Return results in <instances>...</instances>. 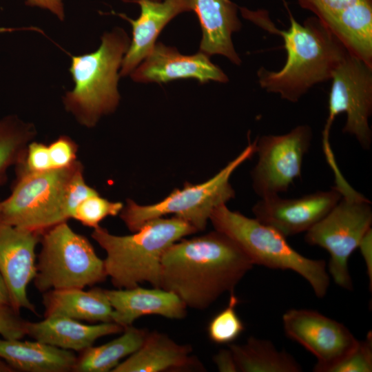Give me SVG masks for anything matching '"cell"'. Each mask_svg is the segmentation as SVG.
I'll return each instance as SVG.
<instances>
[{"instance_id":"1","label":"cell","mask_w":372,"mask_h":372,"mask_svg":"<svg viewBox=\"0 0 372 372\" xmlns=\"http://www.w3.org/2000/svg\"><path fill=\"white\" fill-rule=\"evenodd\" d=\"M254 265L231 238L214 230L180 239L164 253L160 288L176 294L187 307L205 309L235 287Z\"/></svg>"},{"instance_id":"2","label":"cell","mask_w":372,"mask_h":372,"mask_svg":"<svg viewBox=\"0 0 372 372\" xmlns=\"http://www.w3.org/2000/svg\"><path fill=\"white\" fill-rule=\"evenodd\" d=\"M242 17L277 33L283 39L287 59L277 71L260 68L257 72L260 86L266 92L296 103L314 85L331 79L333 72L348 50L317 17L298 22L289 12V29L273 26L263 10L240 8Z\"/></svg>"},{"instance_id":"3","label":"cell","mask_w":372,"mask_h":372,"mask_svg":"<svg viewBox=\"0 0 372 372\" xmlns=\"http://www.w3.org/2000/svg\"><path fill=\"white\" fill-rule=\"evenodd\" d=\"M196 232L189 223L173 216L149 220L131 235H114L99 226L91 236L106 252L105 271L113 285L130 289L147 282L160 288L164 253L176 241Z\"/></svg>"},{"instance_id":"4","label":"cell","mask_w":372,"mask_h":372,"mask_svg":"<svg viewBox=\"0 0 372 372\" xmlns=\"http://www.w3.org/2000/svg\"><path fill=\"white\" fill-rule=\"evenodd\" d=\"M130 43L127 32L115 28L103 34L94 52L72 56L69 71L74 86L65 93L63 103L81 125L93 127L117 108L119 72Z\"/></svg>"},{"instance_id":"5","label":"cell","mask_w":372,"mask_h":372,"mask_svg":"<svg viewBox=\"0 0 372 372\" xmlns=\"http://www.w3.org/2000/svg\"><path fill=\"white\" fill-rule=\"evenodd\" d=\"M209 220L215 230L225 234L239 245L254 265L295 271L309 283L318 298L326 295L330 276L324 260L301 255L276 229L256 218L230 210L226 204L216 207Z\"/></svg>"},{"instance_id":"6","label":"cell","mask_w":372,"mask_h":372,"mask_svg":"<svg viewBox=\"0 0 372 372\" xmlns=\"http://www.w3.org/2000/svg\"><path fill=\"white\" fill-rule=\"evenodd\" d=\"M256 140L248 145L232 161L209 180L199 184L186 183L162 200L147 205L127 199L119 216L132 232L145 223L166 215L182 219L198 231H203L213 210L235 197L230 183L234 171L256 153Z\"/></svg>"},{"instance_id":"7","label":"cell","mask_w":372,"mask_h":372,"mask_svg":"<svg viewBox=\"0 0 372 372\" xmlns=\"http://www.w3.org/2000/svg\"><path fill=\"white\" fill-rule=\"evenodd\" d=\"M334 175L335 187L341 198L323 218L306 231L304 240L329 252V276L339 287L351 291L349 259L371 228V203L349 184L340 171Z\"/></svg>"},{"instance_id":"8","label":"cell","mask_w":372,"mask_h":372,"mask_svg":"<svg viewBox=\"0 0 372 372\" xmlns=\"http://www.w3.org/2000/svg\"><path fill=\"white\" fill-rule=\"evenodd\" d=\"M40 242L41 249L33 279L40 292L83 289L107 277L104 260L97 256L89 240L73 231L67 221L45 231Z\"/></svg>"},{"instance_id":"9","label":"cell","mask_w":372,"mask_h":372,"mask_svg":"<svg viewBox=\"0 0 372 372\" xmlns=\"http://www.w3.org/2000/svg\"><path fill=\"white\" fill-rule=\"evenodd\" d=\"M83 165H72L37 173H17L10 195L0 200V220L42 234L69 218L65 207L70 180Z\"/></svg>"},{"instance_id":"10","label":"cell","mask_w":372,"mask_h":372,"mask_svg":"<svg viewBox=\"0 0 372 372\" xmlns=\"http://www.w3.org/2000/svg\"><path fill=\"white\" fill-rule=\"evenodd\" d=\"M329 99V114L322 132L324 152L331 150L329 133L335 118L344 112V133L355 137L364 149H369L372 132V66L349 51L333 72Z\"/></svg>"},{"instance_id":"11","label":"cell","mask_w":372,"mask_h":372,"mask_svg":"<svg viewBox=\"0 0 372 372\" xmlns=\"http://www.w3.org/2000/svg\"><path fill=\"white\" fill-rule=\"evenodd\" d=\"M312 139L308 125H300L281 135L256 140L258 161L251 172L252 186L260 198L285 192L301 175L302 162Z\"/></svg>"},{"instance_id":"12","label":"cell","mask_w":372,"mask_h":372,"mask_svg":"<svg viewBox=\"0 0 372 372\" xmlns=\"http://www.w3.org/2000/svg\"><path fill=\"white\" fill-rule=\"evenodd\" d=\"M282 323L287 337L316 358V372H328L358 342L346 326L316 311L291 309L283 315Z\"/></svg>"},{"instance_id":"13","label":"cell","mask_w":372,"mask_h":372,"mask_svg":"<svg viewBox=\"0 0 372 372\" xmlns=\"http://www.w3.org/2000/svg\"><path fill=\"white\" fill-rule=\"evenodd\" d=\"M341 193L335 186L295 198H261L252 208L255 218L286 238L306 232L336 205Z\"/></svg>"},{"instance_id":"14","label":"cell","mask_w":372,"mask_h":372,"mask_svg":"<svg viewBox=\"0 0 372 372\" xmlns=\"http://www.w3.org/2000/svg\"><path fill=\"white\" fill-rule=\"evenodd\" d=\"M41 234L14 227L0 220V273L10 295L11 306L37 315L27 288L37 273L35 249Z\"/></svg>"},{"instance_id":"15","label":"cell","mask_w":372,"mask_h":372,"mask_svg":"<svg viewBox=\"0 0 372 372\" xmlns=\"http://www.w3.org/2000/svg\"><path fill=\"white\" fill-rule=\"evenodd\" d=\"M138 83H163L181 79H195L203 84L210 81L226 83L225 73L209 56L199 51L184 55L178 50L156 42L149 54L130 74Z\"/></svg>"},{"instance_id":"16","label":"cell","mask_w":372,"mask_h":372,"mask_svg":"<svg viewBox=\"0 0 372 372\" xmlns=\"http://www.w3.org/2000/svg\"><path fill=\"white\" fill-rule=\"evenodd\" d=\"M351 52L364 48L372 37V0H297Z\"/></svg>"},{"instance_id":"17","label":"cell","mask_w":372,"mask_h":372,"mask_svg":"<svg viewBox=\"0 0 372 372\" xmlns=\"http://www.w3.org/2000/svg\"><path fill=\"white\" fill-rule=\"evenodd\" d=\"M141 8L137 19L123 13L117 15L128 21L132 28V38L121 63L120 76H126L149 54L161 32L174 17L192 11L190 0H138Z\"/></svg>"},{"instance_id":"18","label":"cell","mask_w":372,"mask_h":372,"mask_svg":"<svg viewBox=\"0 0 372 372\" xmlns=\"http://www.w3.org/2000/svg\"><path fill=\"white\" fill-rule=\"evenodd\" d=\"M113 309V322L123 328L131 326L141 316L158 315L169 319H182L187 306L173 292L161 288L105 289Z\"/></svg>"},{"instance_id":"19","label":"cell","mask_w":372,"mask_h":372,"mask_svg":"<svg viewBox=\"0 0 372 372\" xmlns=\"http://www.w3.org/2000/svg\"><path fill=\"white\" fill-rule=\"evenodd\" d=\"M190 1L202 30L199 51L209 56L222 55L240 65L232 41V34L241 28L237 6L231 0Z\"/></svg>"},{"instance_id":"20","label":"cell","mask_w":372,"mask_h":372,"mask_svg":"<svg viewBox=\"0 0 372 372\" xmlns=\"http://www.w3.org/2000/svg\"><path fill=\"white\" fill-rule=\"evenodd\" d=\"M192 347L179 344L168 335L147 332L140 348L120 362L113 372H161L203 370L202 364L192 355Z\"/></svg>"},{"instance_id":"21","label":"cell","mask_w":372,"mask_h":372,"mask_svg":"<svg viewBox=\"0 0 372 372\" xmlns=\"http://www.w3.org/2000/svg\"><path fill=\"white\" fill-rule=\"evenodd\" d=\"M114 322L90 325L65 316H48L39 322L25 323L26 335L35 340L70 351H83L99 338L123 331Z\"/></svg>"},{"instance_id":"22","label":"cell","mask_w":372,"mask_h":372,"mask_svg":"<svg viewBox=\"0 0 372 372\" xmlns=\"http://www.w3.org/2000/svg\"><path fill=\"white\" fill-rule=\"evenodd\" d=\"M45 317L65 316L90 322H113V309L105 289H51L42 293Z\"/></svg>"},{"instance_id":"23","label":"cell","mask_w":372,"mask_h":372,"mask_svg":"<svg viewBox=\"0 0 372 372\" xmlns=\"http://www.w3.org/2000/svg\"><path fill=\"white\" fill-rule=\"evenodd\" d=\"M0 358L14 371L65 372L72 371L77 357L72 351L62 349L37 340L21 341L0 338Z\"/></svg>"},{"instance_id":"24","label":"cell","mask_w":372,"mask_h":372,"mask_svg":"<svg viewBox=\"0 0 372 372\" xmlns=\"http://www.w3.org/2000/svg\"><path fill=\"white\" fill-rule=\"evenodd\" d=\"M238 371L241 372H300V364L291 355L278 350L271 341L255 337L244 344H230Z\"/></svg>"},{"instance_id":"25","label":"cell","mask_w":372,"mask_h":372,"mask_svg":"<svg viewBox=\"0 0 372 372\" xmlns=\"http://www.w3.org/2000/svg\"><path fill=\"white\" fill-rule=\"evenodd\" d=\"M123 334L100 346L90 347L77 358L73 368L77 372L112 371L125 357L137 351L142 345L147 331L131 326L124 329Z\"/></svg>"},{"instance_id":"26","label":"cell","mask_w":372,"mask_h":372,"mask_svg":"<svg viewBox=\"0 0 372 372\" xmlns=\"http://www.w3.org/2000/svg\"><path fill=\"white\" fill-rule=\"evenodd\" d=\"M35 135L34 126L16 116L0 120V185L6 181L8 169L23 162Z\"/></svg>"},{"instance_id":"27","label":"cell","mask_w":372,"mask_h":372,"mask_svg":"<svg viewBox=\"0 0 372 372\" xmlns=\"http://www.w3.org/2000/svg\"><path fill=\"white\" fill-rule=\"evenodd\" d=\"M234 292L230 293L227 306L218 313L208 324L209 338L216 344L231 343L245 330L244 324L236 311L239 300Z\"/></svg>"},{"instance_id":"28","label":"cell","mask_w":372,"mask_h":372,"mask_svg":"<svg viewBox=\"0 0 372 372\" xmlns=\"http://www.w3.org/2000/svg\"><path fill=\"white\" fill-rule=\"evenodd\" d=\"M124 205L121 202L110 201L100 196L99 193L85 198L76 208L72 218L82 225L93 229L108 216L119 215Z\"/></svg>"},{"instance_id":"29","label":"cell","mask_w":372,"mask_h":372,"mask_svg":"<svg viewBox=\"0 0 372 372\" xmlns=\"http://www.w3.org/2000/svg\"><path fill=\"white\" fill-rule=\"evenodd\" d=\"M372 333L369 331L364 340L335 364L328 372H371Z\"/></svg>"},{"instance_id":"30","label":"cell","mask_w":372,"mask_h":372,"mask_svg":"<svg viewBox=\"0 0 372 372\" xmlns=\"http://www.w3.org/2000/svg\"><path fill=\"white\" fill-rule=\"evenodd\" d=\"M16 168L17 173H37L52 169L48 145L31 141L28 145L23 162Z\"/></svg>"},{"instance_id":"31","label":"cell","mask_w":372,"mask_h":372,"mask_svg":"<svg viewBox=\"0 0 372 372\" xmlns=\"http://www.w3.org/2000/svg\"><path fill=\"white\" fill-rule=\"evenodd\" d=\"M78 146L68 136H61L48 145L52 169L68 167L76 160Z\"/></svg>"},{"instance_id":"32","label":"cell","mask_w":372,"mask_h":372,"mask_svg":"<svg viewBox=\"0 0 372 372\" xmlns=\"http://www.w3.org/2000/svg\"><path fill=\"white\" fill-rule=\"evenodd\" d=\"M26 321L11 305L0 306V335L8 340L21 339L26 335Z\"/></svg>"},{"instance_id":"33","label":"cell","mask_w":372,"mask_h":372,"mask_svg":"<svg viewBox=\"0 0 372 372\" xmlns=\"http://www.w3.org/2000/svg\"><path fill=\"white\" fill-rule=\"evenodd\" d=\"M363 257L370 282V289L372 287V229H369L362 238L358 247Z\"/></svg>"},{"instance_id":"34","label":"cell","mask_w":372,"mask_h":372,"mask_svg":"<svg viewBox=\"0 0 372 372\" xmlns=\"http://www.w3.org/2000/svg\"><path fill=\"white\" fill-rule=\"evenodd\" d=\"M30 6H37L49 10L60 21L65 19V10L63 0H25Z\"/></svg>"},{"instance_id":"35","label":"cell","mask_w":372,"mask_h":372,"mask_svg":"<svg viewBox=\"0 0 372 372\" xmlns=\"http://www.w3.org/2000/svg\"><path fill=\"white\" fill-rule=\"evenodd\" d=\"M213 360L219 371H238L232 353L229 349L220 350V351L214 355Z\"/></svg>"},{"instance_id":"36","label":"cell","mask_w":372,"mask_h":372,"mask_svg":"<svg viewBox=\"0 0 372 372\" xmlns=\"http://www.w3.org/2000/svg\"><path fill=\"white\" fill-rule=\"evenodd\" d=\"M3 305H11V302L8 287L0 273V306Z\"/></svg>"},{"instance_id":"37","label":"cell","mask_w":372,"mask_h":372,"mask_svg":"<svg viewBox=\"0 0 372 372\" xmlns=\"http://www.w3.org/2000/svg\"><path fill=\"white\" fill-rule=\"evenodd\" d=\"M0 371L10 372L14 371V370L3 359L0 358Z\"/></svg>"},{"instance_id":"38","label":"cell","mask_w":372,"mask_h":372,"mask_svg":"<svg viewBox=\"0 0 372 372\" xmlns=\"http://www.w3.org/2000/svg\"><path fill=\"white\" fill-rule=\"evenodd\" d=\"M125 1H127V2H132V3H136L137 1L138 0H124ZM152 1H161V0H152Z\"/></svg>"}]
</instances>
